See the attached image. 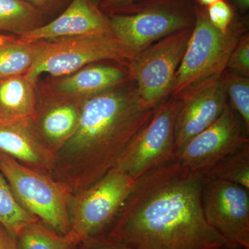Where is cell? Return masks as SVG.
<instances>
[{"mask_svg":"<svg viewBox=\"0 0 249 249\" xmlns=\"http://www.w3.org/2000/svg\"><path fill=\"white\" fill-rule=\"evenodd\" d=\"M201 204L206 222L227 245L249 249V190L204 176Z\"/></svg>","mask_w":249,"mask_h":249,"instance_id":"10","label":"cell"},{"mask_svg":"<svg viewBox=\"0 0 249 249\" xmlns=\"http://www.w3.org/2000/svg\"><path fill=\"white\" fill-rule=\"evenodd\" d=\"M0 173L23 208L59 233L68 235L72 193L65 185L1 153Z\"/></svg>","mask_w":249,"mask_h":249,"instance_id":"7","label":"cell"},{"mask_svg":"<svg viewBox=\"0 0 249 249\" xmlns=\"http://www.w3.org/2000/svg\"><path fill=\"white\" fill-rule=\"evenodd\" d=\"M90 1H91L95 6H98H98H99L100 3H101V0H90Z\"/></svg>","mask_w":249,"mask_h":249,"instance_id":"34","label":"cell"},{"mask_svg":"<svg viewBox=\"0 0 249 249\" xmlns=\"http://www.w3.org/2000/svg\"><path fill=\"white\" fill-rule=\"evenodd\" d=\"M18 249H73L76 247L67 235H62L38 219L16 234Z\"/></svg>","mask_w":249,"mask_h":249,"instance_id":"20","label":"cell"},{"mask_svg":"<svg viewBox=\"0 0 249 249\" xmlns=\"http://www.w3.org/2000/svg\"><path fill=\"white\" fill-rule=\"evenodd\" d=\"M227 70L249 77V35L245 33L241 37L228 60Z\"/></svg>","mask_w":249,"mask_h":249,"instance_id":"25","label":"cell"},{"mask_svg":"<svg viewBox=\"0 0 249 249\" xmlns=\"http://www.w3.org/2000/svg\"><path fill=\"white\" fill-rule=\"evenodd\" d=\"M83 101L42 100L31 122L40 142L55 155L73 135L79 123Z\"/></svg>","mask_w":249,"mask_h":249,"instance_id":"16","label":"cell"},{"mask_svg":"<svg viewBox=\"0 0 249 249\" xmlns=\"http://www.w3.org/2000/svg\"><path fill=\"white\" fill-rule=\"evenodd\" d=\"M138 1L139 0H101L98 8L103 13L114 14Z\"/></svg>","mask_w":249,"mask_h":249,"instance_id":"27","label":"cell"},{"mask_svg":"<svg viewBox=\"0 0 249 249\" xmlns=\"http://www.w3.org/2000/svg\"><path fill=\"white\" fill-rule=\"evenodd\" d=\"M130 80L127 67L93 63L52 80L43 99L83 101Z\"/></svg>","mask_w":249,"mask_h":249,"instance_id":"12","label":"cell"},{"mask_svg":"<svg viewBox=\"0 0 249 249\" xmlns=\"http://www.w3.org/2000/svg\"><path fill=\"white\" fill-rule=\"evenodd\" d=\"M237 114L227 103L214 124L178 150L176 160L187 169L204 175L227 156L249 143Z\"/></svg>","mask_w":249,"mask_h":249,"instance_id":"11","label":"cell"},{"mask_svg":"<svg viewBox=\"0 0 249 249\" xmlns=\"http://www.w3.org/2000/svg\"><path fill=\"white\" fill-rule=\"evenodd\" d=\"M18 38V36L7 35V34H0V45L13 42Z\"/></svg>","mask_w":249,"mask_h":249,"instance_id":"31","label":"cell"},{"mask_svg":"<svg viewBox=\"0 0 249 249\" xmlns=\"http://www.w3.org/2000/svg\"><path fill=\"white\" fill-rule=\"evenodd\" d=\"M231 107L249 132V77L226 70L221 78Z\"/></svg>","mask_w":249,"mask_h":249,"instance_id":"23","label":"cell"},{"mask_svg":"<svg viewBox=\"0 0 249 249\" xmlns=\"http://www.w3.org/2000/svg\"><path fill=\"white\" fill-rule=\"evenodd\" d=\"M102 34H113L107 16L90 0H71L58 18L18 37L26 42H36Z\"/></svg>","mask_w":249,"mask_h":249,"instance_id":"14","label":"cell"},{"mask_svg":"<svg viewBox=\"0 0 249 249\" xmlns=\"http://www.w3.org/2000/svg\"><path fill=\"white\" fill-rule=\"evenodd\" d=\"M41 41L26 42L19 37L0 45V79L25 75L38 54Z\"/></svg>","mask_w":249,"mask_h":249,"instance_id":"19","label":"cell"},{"mask_svg":"<svg viewBox=\"0 0 249 249\" xmlns=\"http://www.w3.org/2000/svg\"><path fill=\"white\" fill-rule=\"evenodd\" d=\"M78 247L79 249H132L127 246L107 240L103 236L85 241Z\"/></svg>","mask_w":249,"mask_h":249,"instance_id":"26","label":"cell"},{"mask_svg":"<svg viewBox=\"0 0 249 249\" xmlns=\"http://www.w3.org/2000/svg\"><path fill=\"white\" fill-rule=\"evenodd\" d=\"M193 27L177 31L136 54L127 65L141 103L155 109L170 97Z\"/></svg>","mask_w":249,"mask_h":249,"instance_id":"8","label":"cell"},{"mask_svg":"<svg viewBox=\"0 0 249 249\" xmlns=\"http://www.w3.org/2000/svg\"><path fill=\"white\" fill-rule=\"evenodd\" d=\"M73 249H78V247H75V248H73Z\"/></svg>","mask_w":249,"mask_h":249,"instance_id":"35","label":"cell"},{"mask_svg":"<svg viewBox=\"0 0 249 249\" xmlns=\"http://www.w3.org/2000/svg\"><path fill=\"white\" fill-rule=\"evenodd\" d=\"M0 249H18L16 234L0 224Z\"/></svg>","mask_w":249,"mask_h":249,"instance_id":"28","label":"cell"},{"mask_svg":"<svg viewBox=\"0 0 249 249\" xmlns=\"http://www.w3.org/2000/svg\"><path fill=\"white\" fill-rule=\"evenodd\" d=\"M38 54L26 76L36 84L41 75L58 78L102 60L127 66L135 54L113 34L40 40Z\"/></svg>","mask_w":249,"mask_h":249,"instance_id":"6","label":"cell"},{"mask_svg":"<svg viewBox=\"0 0 249 249\" xmlns=\"http://www.w3.org/2000/svg\"><path fill=\"white\" fill-rule=\"evenodd\" d=\"M155 110L142 106L132 80L86 98L78 127L54 155L49 175L72 194L88 188L114 168Z\"/></svg>","mask_w":249,"mask_h":249,"instance_id":"2","label":"cell"},{"mask_svg":"<svg viewBox=\"0 0 249 249\" xmlns=\"http://www.w3.org/2000/svg\"><path fill=\"white\" fill-rule=\"evenodd\" d=\"M181 102L169 97L134 136L114 168L135 181L176 160L175 126Z\"/></svg>","mask_w":249,"mask_h":249,"instance_id":"9","label":"cell"},{"mask_svg":"<svg viewBox=\"0 0 249 249\" xmlns=\"http://www.w3.org/2000/svg\"><path fill=\"white\" fill-rule=\"evenodd\" d=\"M203 175L236 183L249 190V143L227 156Z\"/></svg>","mask_w":249,"mask_h":249,"instance_id":"21","label":"cell"},{"mask_svg":"<svg viewBox=\"0 0 249 249\" xmlns=\"http://www.w3.org/2000/svg\"><path fill=\"white\" fill-rule=\"evenodd\" d=\"M42 24L43 14L32 5L23 0H0V34L19 37Z\"/></svg>","mask_w":249,"mask_h":249,"instance_id":"18","label":"cell"},{"mask_svg":"<svg viewBox=\"0 0 249 249\" xmlns=\"http://www.w3.org/2000/svg\"><path fill=\"white\" fill-rule=\"evenodd\" d=\"M240 11L245 12L249 9V0H231Z\"/></svg>","mask_w":249,"mask_h":249,"instance_id":"30","label":"cell"},{"mask_svg":"<svg viewBox=\"0 0 249 249\" xmlns=\"http://www.w3.org/2000/svg\"><path fill=\"white\" fill-rule=\"evenodd\" d=\"M192 0H139L106 15L113 35L137 54L157 41L194 27Z\"/></svg>","mask_w":249,"mask_h":249,"instance_id":"4","label":"cell"},{"mask_svg":"<svg viewBox=\"0 0 249 249\" xmlns=\"http://www.w3.org/2000/svg\"><path fill=\"white\" fill-rule=\"evenodd\" d=\"M29 3L40 11L42 14L51 11L54 8L58 7L65 0H23Z\"/></svg>","mask_w":249,"mask_h":249,"instance_id":"29","label":"cell"},{"mask_svg":"<svg viewBox=\"0 0 249 249\" xmlns=\"http://www.w3.org/2000/svg\"><path fill=\"white\" fill-rule=\"evenodd\" d=\"M136 181L114 167L88 188L71 195L68 206L71 229L67 235L76 247L107 231Z\"/></svg>","mask_w":249,"mask_h":249,"instance_id":"5","label":"cell"},{"mask_svg":"<svg viewBox=\"0 0 249 249\" xmlns=\"http://www.w3.org/2000/svg\"><path fill=\"white\" fill-rule=\"evenodd\" d=\"M205 9L213 26L222 34H227L235 18V10L231 5L225 0H220Z\"/></svg>","mask_w":249,"mask_h":249,"instance_id":"24","label":"cell"},{"mask_svg":"<svg viewBox=\"0 0 249 249\" xmlns=\"http://www.w3.org/2000/svg\"><path fill=\"white\" fill-rule=\"evenodd\" d=\"M38 219L18 202L6 178L0 173V224L16 235L23 227Z\"/></svg>","mask_w":249,"mask_h":249,"instance_id":"22","label":"cell"},{"mask_svg":"<svg viewBox=\"0 0 249 249\" xmlns=\"http://www.w3.org/2000/svg\"><path fill=\"white\" fill-rule=\"evenodd\" d=\"M0 153L47 175L53 166L54 155L36 135L31 119L0 120Z\"/></svg>","mask_w":249,"mask_h":249,"instance_id":"15","label":"cell"},{"mask_svg":"<svg viewBox=\"0 0 249 249\" xmlns=\"http://www.w3.org/2000/svg\"><path fill=\"white\" fill-rule=\"evenodd\" d=\"M219 249H246L243 247H238V246H233L230 245H225L223 246L222 248Z\"/></svg>","mask_w":249,"mask_h":249,"instance_id":"33","label":"cell"},{"mask_svg":"<svg viewBox=\"0 0 249 249\" xmlns=\"http://www.w3.org/2000/svg\"><path fill=\"white\" fill-rule=\"evenodd\" d=\"M204 175L178 160L135 186L103 237L132 249H219L227 245L205 219ZM99 237V236H98Z\"/></svg>","mask_w":249,"mask_h":249,"instance_id":"1","label":"cell"},{"mask_svg":"<svg viewBox=\"0 0 249 249\" xmlns=\"http://www.w3.org/2000/svg\"><path fill=\"white\" fill-rule=\"evenodd\" d=\"M195 13L194 27L170 95L178 101L220 80L232 50L247 30V23L235 18L222 34L210 22L204 7L196 5Z\"/></svg>","mask_w":249,"mask_h":249,"instance_id":"3","label":"cell"},{"mask_svg":"<svg viewBox=\"0 0 249 249\" xmlns=\"http://www.w3.org/2000/svg\"><path fill=\"white\" fill-rule=\"evenodd\" d=\"M35 88L26 75L0 79V120L34 119L38 106Z\"/></svg>","mask_w":249,"mask_h":249,"instance_id":"17","label":"cell"},{"mask_svg":"<svg viewBox=\"0 0 249 249\" xmlns=\"http://www.w3.org/2000/svg\"><path fill=\"white\" fill-rule=\"evenodd\" d=\"M196 1L199 4V6L206 8L217 2V1H220V0H196Z\"/></svg>","mask_w":249,"mask_h":249,"instance_id":"32","label":"cell"},{"mask_svg":"<svg viewBox=\"0 0 249 249\" xmlns=\"http://www.w3.org/2000/svg\"><path fill=\"white\" fill-rule=\"evenodd\" d=\"M227 99L220 78L180 101L175 126L177 153L188 141L217 120L227 106Z\"/></svg>","mask_w":249,"mask_h":249,"instance_id":"13","label":"cell"}]
</instances>
